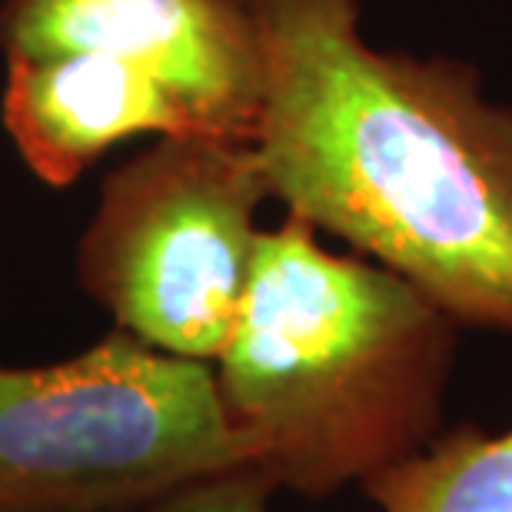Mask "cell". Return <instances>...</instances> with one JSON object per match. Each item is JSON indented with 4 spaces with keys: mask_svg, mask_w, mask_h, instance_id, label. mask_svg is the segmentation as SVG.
<instances>
[{
    "mask_svg": "<svg viewBox=\"0 0 512 512\" xmlns=\"http://www.w3.org/2000/svg\"><path fill=\"white\" fill-rule=\"evenodd\" d=\"M7 57L107 54L147 70L203 137L253 143L263 60L243 0H7Z\"/></svg>",
    "mask_w": 512,
    "mask_h": 512,
    "instance_id": "cell-5",
    "label": "cell"
},
{
    "mask_svg": "<svg viewBox=\"0 0 512 512\" xmlns=\"http://www.w3.org/2000/svg\"><path fill=\"white\" fill-rule=\"evenodd\" d=\"M250 466L213 363L110 333L50 366H0V503H150Z\"/></svg>",
    "mask_w": 512,
    "mask_h": 512,
    "instance_id": "cell-3",
    "label": "cell"
},
{
    "mask_svg": "<svg viewBox=\"0 0 512 512\" xmlns=\"http://www.w3.org/2000/svg\"><path fill=\"white\" fill-rule=\"evenodd\" d=\"M360 489L376 512H512V423L446 426Z\"/></svg>",
    "mask_w": 512,
    "mask_h": 512,
    "instance_id": "cell-7",
    "label": "cell"
},
{
    "mask_svg": "<svg viewBox=\"0 0 512 512\" xmlns=\"http://www.w3.org/2000/svg\"><path fill=\"white\" fill-rule=\"evenodd\" d=\"M456 333L409 280L286 213L260 233L213 376L250 466L276 493L326 499L443 433Z\"/></svg>",
    "mask_w": 512,
    "mask_h": 512,
    "instance_id": "cell-2",
    "label": "cell"
},
{
    "mask_svg": "<svg viewBox=\"0 0 512 512\" xmlns=\"http://www.w3.org/2000/svg\"><path fill=\"white\" fill-rule=\"evenodd\" d=\"M4 124L20 157L50 187H67L90 163L137 133H197L177 97L147 70L107 54L7 57Z\"/></svg>",
    "mask_w": 512,
    "mask_h": 512,
    "instance_id": "cell-6",
    "label": "cell"
},
{
    "mask_svg": "<svg viewBox=\"0 0 512 512\" xmlns=\"http://www.w3.org/2000/svg\"><path fill=\"white\" fill-rule=\"evenodd\" d=\"M153 503V499H150ZM150 503H117V506H57V503H0V512H147Z\"/></svg>",
    "mask_w": 512,
    "mask_h": 512,
    "instance_id": "cell-9",
    "label": "cell"
},
{
    "mask_svg": "<svg viewBox=\"0 0 512 512\" xmlns=\"http://www.w3.org/2000/svg\"><path fill=\"white\" fill-rule=\"evenodd\" d=\"M243 4L263 60L253 147L270 197L456 326L512 333V107L459 60L370 47L356 0Z\"/></svg>",
    "mask_w": 512,
    "mask_h": 512,
    "instance_id": "cell-1",
    "label": "cell"
},
{
    "mask_svg": "<svg viewBox=\"0 0 512 512\" xmlns=\"http://www.w3.org/2000/svg\"><path fill=\"white\" fill-rule=\"evenodd\" d=\"M276 486L260 469L237 466L157 496L147 512H273Z\"/></svg>",
    "mask_w": 512,
    "mask_h": 512,
    "instance_id": "cell-8",
    "label": "cell"
},
{
    "mask_svg": "<svg viewBox=\"0 0 512 512\" xmlns=\"http://www.w3.org/2000/svg\"><path fill=\"white\" fill-rule=\"evenodd\" d=\"M270 183L247 140L180 133L114 170L77 250L84 290L117 330L213 363L237 323Z\"/></svg>",
    "mask_w": 512,
    "mask_h": 512,
    "instance_id": "cell-4",
    "label": "cell"
}]
</instances>
